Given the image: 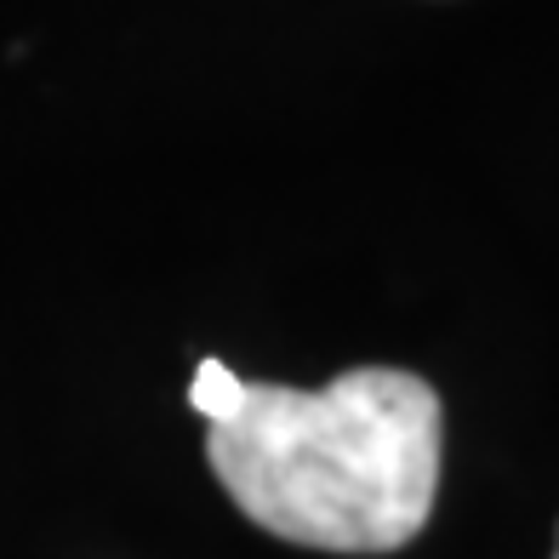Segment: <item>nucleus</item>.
<instances>
[{
	"label": "nucleus",
	"instance_id": "1",
	"mask_svg": "<svg viewBox=\"0 0 559 559\" xmlns=\"http://www.w3.org/2000/svg\"><path fill=\"white\" fill-rule=\"evenodd\" d=\"M445 405L400 366H354L325 389L240 383L206 423V463L240 514L320 554H394L440 497Z\"/></svg>",
	"mask_w": 559,
	"mask_h": 559
},
{
	"label": "nucleus",
	"instance_id": "2",
	"mask_svg": "<svg viewBox=\"0 0 559 559\" xmlns=\"http://www.w3.org/2000/svg\"><path fill=\"white\" fill-rule=\"evenodd\" d=\"M240 383H246V377H235L223 360H200V366H194V383H189V405H194L206 423H217L228 405H235Z\"/></svg>",
	"mask_w": 559,
	"mask_h": 559
},
{
	"label": "nucleus",
	"instance_id": "3",
	"mask_svg": "<svg viewBox=\"0 0 559 559\" xmlns=\"http://www.w3.org/2000/svg\"><path fill=\"white\" fill-rule=\"evenodd\" d=\"M554 559H559V543H554Z\"/></svg>",
	"mask_w": 559,
	"mask_h": 559
}]
</instances>
